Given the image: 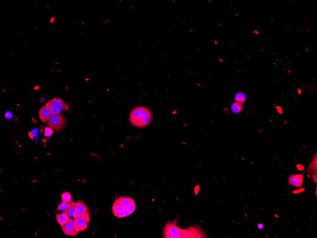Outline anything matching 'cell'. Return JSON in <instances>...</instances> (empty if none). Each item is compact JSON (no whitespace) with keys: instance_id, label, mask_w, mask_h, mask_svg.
<instances>
[{"instance_id":"6da1fadb","label":"cell","mask_w":317,"mask_h":238,"mask_svg":"<svg viewBox=\"0 0 317 238\" xmlns=\"http://www.w3.org/2000/svg\"><path fill=\"white\" fill-rule=\"evenodd\" d=\"M179 218H176L172 221H168L165 224L163 230L164 238H207L206 233L199 225L188 227L187 229H182L177 226Z\"/></svg>"},{"instance_id":"7a4b0ae2","label":"cell","mask_w":317,"mask_h":238,"mask_svg":"<svg viewBox=\"0 0 317 238\" xmlns=\"http://www.w3.org/2000/svg\"><path fill=\"white\" fill-rule=\"evenodd\" d=\"M152 112L147 108L139 106L133 109L130 114L129 119L132 125L137 128H144L152 121Z\"/></svg>"},{"instance_id":"3957f363","label":"cell","mask_w":317,"mask_h":238,"mask_svg":"<svg viewBox=\"0 0 317 238\" xmlns=\"http://www.w3.org/2000/svg\"><path fill=\"white\" fill-rule=\"evenodd\" d=\"M67 124L64 116L61 114L51 115L47 122V125L56 131H61L64 129Z\"/></svg>"},{"instance_id":"277c9868","label":"cell","mask_w":317,"mask_h":238,"mask_svg":"<svg viewBox=\"0 0 317 238\" xmlns=\"http://www.w3.org/2000/svg\"><path fill=\"white\" fill-rule=\"evenodd\" d=\"M79 217H84L90 221V213L88 207L81 200H78L76 204L75 219Z\"/></svg>"},{"instance_id":"5b68a950","label":"cell","mask_w":317,"mask_h":238,"mask_svg":"<svg viewBox=\"0 0 317 238\" xmlns=\"http://www.w3.org/2000/svg\"><path fill=\"white\" fill-rule=\"evenodd\" d=\"M90 221L84 217H79L74 220L75 229L76 232H80L85 231L88 227Z\"/></svg>"},{"instance_id":"8992f818","label":"cell","mask_w":317,"mask_h":238,"mask_svg":"<svg viewBox=\"0 0 317 238\" xmlns=\"http://www.w3.org/2000/svg\"><path fill=\"white\" fill-rule=\"evenodd\" d=\"M303 173H298L292 174L288 179V184L290 185H293L296 188L302 187L303 183Z\"/></svg>"},{"instance_id":"52a82bcc","label":"cell","mask_w":317,"mask_h":238,"mask_svg":"<svg viewBox=\"0 0 317 238\" xmlns=\"http://www.w3.org/2000/svg\"><path fill=\"white\" fill-rule=\"evenodd\" d=\"M62 230L65 235L68 236H75L79 233L75 229L73 219H70L68 223L61 226Z\"/></svg>"},{"instance_id":"ba28073f","label":"cell","mask_w":317,"mask_h":238,"mask_svg":"<svg viewBox=\"0 0 317 238\" xmlns=\"http://www.w3.org/2000/svg\"><path fill=\"white\" fill-rule=\"evenodd\" d=\"M51 113L50 110H49L48 106L45 104L43 106L39 112V119L43 123L48 122L49 119L51 117Z\"/></svg>"},{"instance_id":"9c48e42d","label":"cell","mask_w":317,"mask_h":238,"mask_svg":"<svg viewBox=\"0 0 317 238\" xmlns=\"http://www.w3.org/2000/svg\"><path fill=\"white\" fill-rule=\"evenodd\" d=\"M57 221V223L61 226H63L68 223L70 220L69 216L65 212H63L62 214H57L56 215Z\"/></svg>"},{"instance_id":"30bf717a","label":"cell","mask_w":317,"mask_h":238,"mask_svg":"<svg viewBox=\"0 0 317 238\" xmlns=\"http://www.w3.org/2000/svg\"><path fill=\"white\" fill-rule=\"evenodd\" d=\"M50 102L52 103L54 105L56 106L57 107L61 109L62 111L67 110H68V106L65 104L62 100L59 98H54L53 99L50 100Z\"/></svg>"},{"instance_id":"8fae6325","label":"cell","mask_w":317,"mask_h":238,"mask_svg":"<svg viewBox=\"0 0 317 238\" xmlns=\"http://www.w3.org/2000/svg\"><path fill=\"white\" fill-rule=\"evenodd\" d=\"M133 201H134L133 199L130 197L123 196L120 197L119 198L116 199V202L119 203L120 205L123 206L124 207L127 208Z\"/></svg>"},{"instance_id":"7c38bea8","label":"cell","mask_w":317,"mask_h":238,"mask_svg":"<svg viewBox=\"0 0 317 238\" xmlns=\"http://www.w3.org/2000/svg\"><path fill=\"white\" fill-rule=\"evenodd\" d=\"M76 204V203L71 202V203H69V206L67 210L63 212H65L68 215V216H69L70 219H73V220L75 219Z\"/></svg>"},{"instance_id":"4fadbf2b","label":"cell","mask_w":317,"mask_h":238,"mask_svg":"<svg viewBox=\"0 0 317 238\" xmlns=\"http://www.w3.org/2000/svg\"><path fill=\"white\" fill-rule=\"evenodd\" d=\"M126 209V208L120 205L119 203H118L115 201L112 206V213H113L114 215L116 217L117 215L119 213H121L122 211H123Z\"/></svg>"},{"instance_id":"5bb4252c","label":"cell","mask_w":317,"mask_h":238,"mask_svg":"<svg viewBox=\"0 0 317 238\" xmlns=\"http://www.w3.org/2000/svg\"><path fill=\"white\" fill-rule=\"evenodd\" d=\"M317 154H315V157H314L313 159L312 160L311 162V164H310V166H309V168H308V172L311 173V174H313L317 172Z\"/></svg>"},{"instance_id":"9a60e30c","label":"cell","mask_w":317,"mask_h":238,"mask_svg":"<svg viewBox=\"0 0 317 238\" xmlns=\"http://www.w3.org/2000/svg\"><path fill=\"white\" fill-rule=\"evenodd\" d=\"M46 106H48L49 110H50L52 115L60 114V113H61V112L62 111V110L61 109L57 107L56 106L54 105V104H53L51 103L50 101H49V102H47V103H46Z\"/></svg>"},{"instance_id":"2e32d148","label":"cell","mask_w":317,"mask_h":238,"mask_svg":"<svg viewBox=\"0 0 317 238\" xmlns=\"http://www.w3.org/2000/svg\"><path fill=\"white\" fill-rule=\"evenodd\" d=\"M246 99L245 94L242 92L238 93L235 94L234 97L235 102L242 105L245 102Z\"/></svg>"},{"instance_id":"e0dca14e","label":"cell","mask_w":317,"mask_h":238,"mask_svg":"<svg viewBox=\"0 0 317 238\" xmlns=\"http://www.w3.org/2000/svg\"><path fill=\"white\" fill-rule=\"evenodd\" d=\"M231 109L234 113L238 114L242 111L243 110V106L237 102H234L231 106Z\"/></svg>"},{"instance_id":"ac0fdd59","label":"cell","mask_w":317,"mask_h":238,"mask_svg":"<svg viewBox=\"0 0 317 238\" xmlns=\"http://www.w3.org/2000/svg\"><path fill=\"white\" fill-rule=\"evenodd\" d=\"M61 197L62 202L68 203H71V202H72L71 195L68 192H63L61 195Z\"/></svg>"},{"instance_id":"d6986e66","label":"cell","mask_w":317,"mask_h":238,"mask_svg":"<svg viewBox=\"0 0 317 238\" xmlns=\"http://www.w3.org/2000/svg\"><path fill=\"white\" fill-rule=\"evenodd\" d=\"M69 203H66V202H62V201L61 203L59 204V205L57 206V211H62V212H64L65 210H67L68 208V207L69 206Z\"/></svg>"},{"instance_id":"ffe728a7","label":"cell","mask_w":317,"mask_h":238,"mask_svg":"<svg viewBox=\"0 0 317 238\" xmlns=\"http://www.w3.org/2000/svg\"><path fill=\"white\" fill-rule=\"evenodd\" d=\"M53 133V129L50 127H46L44 129V134L46 137H50Z\"/></svg>"},{"instance_id":"44dd1931","label":"cell","mask_w":317,"mask_h":238,"mask_svg":"<svg viewBox=\"0 0 317 238\" xmlns=\"http://www.w3.org/2000/svg\"><path fill=\"white\" fill-rule=\"evenodd\" d=\"M130 215L129 212L127 209L124 210L123 211H122L121 213H119L116 216V217L118 218H124V217H127V216H129Z\"/></svg>"},{"instance_id":"7402d4cb","label":"cell","mask_w":317,"mask_h":238,"mask_svg":"<svg viewBox=\"0 0 317 238\" xmlns=\"http://www.w3.org/2000/svg\"><path fill=\"white\" fill-rule=\"evenodd\" d=\"M135 201H133L130 204L129 206L126 209L128 210L130 214H131L134 213V211L135 210Z\"/></svg>"},{"instance_id":"603a6c76","label":"cell","mask_w":317,"mask_h":238,"mask_svg":"<svg viewBox=\"0 0 317 238\" xmlns=\"http://www.w3.org/2000/svg\"><path fill=\"white\" fill-rule=\"evenodd\" d=\"M5 117L7 119H11L12 117V113L10 111L6 112L5 114Z\"/></svg>"},{"instance_id":"cb8c5ba5","label":"cell","mask_w":317,"mask_h":238,"mask_svg":"<svg viewBox=\"0 0 317 238\" xmlns=\"http://www.w3.org/2000/svg\"><path fill=\"white\" fill-rule=\"evenodd\" d=\"M312 179H313V181L317 183V172L313 173L312 175Z\"/></svg>"},{"instance_id":"d4e9b609","label":"cell","mask_w":317,"mask_h":238,"mask_svg":"<svg viewBox=\"0 0 317 238\" xmlns=\"http://www.w3.org/2000/svg\"><path fill=\"white\" fill-rule=\"evenodd\" d=\"M257 228L259 229V230H262V229H263L264 228L263 224H262V223H259V224L257 225Z\"/></svg>"}]
</instances>
